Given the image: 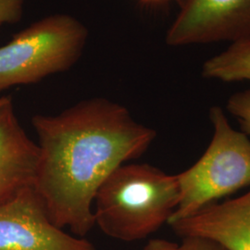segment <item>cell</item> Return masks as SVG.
Wrapping results in <instances>:
<instances>
[{
  "label": "cell",
  "instance_id": "obj_1",
  "mask_svg": "<svg viewBox=\"0 0 250 250\" xmlns=\"http://www.w3.org/2000/svg\"><path fill=\"white\" fill-rule=\"evenodd\" d=\"M39 162L34 188L52 224L84 238L96 226L94 200L119 166L139 159L157 132L122 104L84 99L56 115H35Z\"/></svg>",
  "mask_w": 250,
  "mask_h": 250
},
{
  "label": "cell",
  "instance_id": "obj_2",
  "mask_svg": "<svg viewBox=\"0 0 250 250\" xmlns=\"http://www.w3.org/2000/svg\"><path fill=\"white\" fill-rule=\"evenodd\" d=\"M179 198L176 175L148 163L127 162L99 188L93 208L95 224L112 239L142 240L169 223Z\"/></svg>",
  "mask_w": 250,
  "mask_h": 250
},
{
  "label": "cell",
  "instance_id": "obj_3",
  "mask_svg": "<svg viewBox=\"0 0 250 250\" xmlns=\"http://www.w3.org/2000/svg\"><path fill=\"white\" fill-rule=\"evenodd\" d=\"M210 143L200 159L176 174L180 198L168 224L190 217L250 186V140L235 130L222 107H211Z\"/></svg>",
  "mask_w": 250,
  "mask_h": 250
},
{
  "label": "cell",
  "instance_id": "obj_4",
  "mask_svg": "<svg viewBox=\"0 0 250 250\" xmlns=\"http://www.w3.org/2000/svg\"><path fill=\"white\" fill-rule=\"evenodd\" d=\"M87 39V28L69 14L33 22L0 47V91L70 70L80 60Z\"/></svg>",
  "mask_w": 250,
  "mask_h": 250
},
{
  "label": "cell",
  "instance_id": "obj_5",
  "mask_svg": "<svg viewBox=\"0 0 250 250\" xmlns=\"http://www.w3.org/2000/svg\"><path fill=\"white\" fill-rule=\"evenodd\" d=\"M250 36V0H180L166 43L170 46L233 42Z\"/></svg>",
  "mask_w": 250,
  "mask_h": 250
},
{
  "label": "cell",
  "instance_id": "obj_6",
  "mask_svg": "<svg viewBox=\"0 0 250 250\" xmlns=\"http://www.w3.org/2000/svg\"><path fill=\"white\" fill-rule=\"evenodd\" d=\"M0 250H97L55 226L34 187L0 206Z\"/></svg>",
  "mask_w": 250,
  "mask_h": 250
},
{
  "label": "cell",
  "instance_id": "obj_7",
  "mask_svg": "<svg viewBox=\"0 0 250 250\" xmlns=\"http://www.w3.org/2000/svg\"><path fill=\"white\" fill-rule=\"evenodd\" d=\"M38 146L19 122L9 97L0 98V206L35 186Z\"/></svg>",
  "mask_w": 250,
  "mask_h": 250
},
{
  "label": "cell",
  "instance_id": "obj_8",
  "mask_svg": "<svg viewBox=\"0 0 250 250\" xmlns=\"http://www.w3.org/2000/svg\"><path fill=\"white\" fill-rule=\"evenodd\" d=\"M180 237L202 236L229 250H250V190L243 196L207 206L169 224Z\"/></svg>",
  "mask_w": 250,
  "mask_h": 250
},
{
  "label": "cell",
  "instance_id": "obj_9",
  "mask_svg": "<svg viewBox=\"0 0 250 250\" xmlns=\"http://www.w3.org/2000/svg\"><path fill=\"white\" fill-rule=\"evenodd\" d=\"M202 76L225 83L250 82V36L231 42L223 52L206 61Z\"/></svg>",
  "mask_w": 250,
  "mask_h": 250
},
{
  "label": "cell",
  "instance_id": "obj_10",
  "mask_svg": "<svg viewBox=\"0 0 250 250\" xmlns=\"http://www.w3.org/2000/svg\"><path fill=\"white\" fill-rule=\"evenodd\" d=\"M227 109L236 118L244 133L250 134V89L233 94L228 99Z\"/></svg>",
  "mask_w": 250,
  "mask_h": 250
},
{
  "label": "cell",
  "instance_id": "obj_11",
  "mask_svg": "<svg viewBox=\"0 0 250 250\" xmlns=\"http://www.w3.org/2000/svg\"><path fill=\"white\" fill-rule=\"evenodd\" d=\"M25 0H0V26L19 21L23 12Z\"/></svg>",
  "mask_w": 250,
  "mask_h": 250
},
{
  "label": "cell",
  "instance_id": "obj_12",
  "mask_svg": "<svg viewBox=\"0 0 250 250\" xmlns=\"http://www.w3.org/2000/svg\"><path fill=\"white\" fill-rule=\"evenodd\" d=\"M180 250H229L218 242L202 236L182 237Z\"/></svg>",
  "mask_w": 250,
  "mask_h": 250
},
{
  "label": "cell",
  "instance_id": "obj_13",
  "mask_svg": "<svg viewBox=\"0 0 250 250\" xmlns=\"http://www.w3.org/2000/svg\"><path fill=\"white\" fill-rule=\"evenodd\" d=\"M141 250H180V246L177 243L170 240L155 238L147 242Z\"/></svg>",
  "mask_w": 250,
  "mask_h": 250
},
{
  "label": "cell",
  "instance_id": "obj_14",
  "mask_svg": "<svg viewBox=\"0 0 250 250\" xmlns=\"http://www.w3.org/2000/svg\"><path fill=\"white\" fill-rule=\"evenodd\" d=\"M138 1L143 3L145 5H147V6H160L163 4H167L171 0H138Z\"/></svg>",
  "mask_w": 250,
  "mask_h": 250
}]
</instances>
